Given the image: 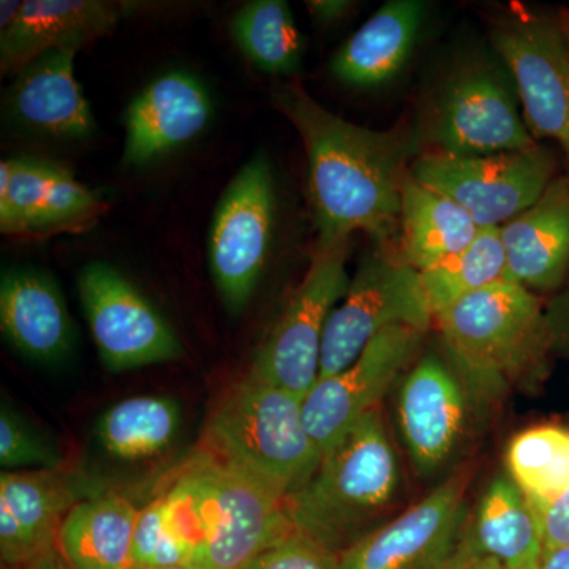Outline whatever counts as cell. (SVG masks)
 <instances>
[{
  "instance_id": "1",
  "label": "cell",
  "mask_w": 569,
  "mask_h": 569,
  "mask_svg": "<svg viewBox=\"0 0 569 569\" xmlns=\"http://www.w3.org/2000/svg\"><path fill=\"white\" fill-rule=\"evenodd\" d=\"M301 137L318 244L348 242L361 231L387 247L399 233L407 144L399 133L346 121L298 84L272 93Z\"/></svg>"
},
{
  "instance_id": "2",
  "label": "cell",
  "mask_w": 569,
  "mask_h": 569,
  "mask_svg": "<svg viewBox=\"0 0 569 569\" xmlns=\"http://www.w3.org/2000/svg\"><path fill=\"white\" fill-rule=\"evenodd\" d=\"M157 498L197 569H241L295 530L287 500L209 451L187 460Z\"/></svg>"
},
{
  "instance_id": "3",
  "label": "cell",
  "mask_w": 569,
  "mask_h": 569,
  "mask_svg": "<svg viewBox=\"0 0 569 569\" xmlns=\"http://www.w3.org/2000/svg\"><path fill=\"white\" fill-rule=\"evenodd\" d=\"M399 489V462L376 410L321 456L312 478L287 498V511L295 530L340 556L377 529Z\"/></svg>"
},
{
  "instance_id": "4",
  "label": "cell",
  "mask_w": 569,
  "mask_h": 569,
  "mask_svg": "<svg viewBox=\"0 0 569 569\" xmlns=\"http://www.w3.org/2000/svg\"><path fill=\"white\" fill-rule=\"evenodd\" d=\"M302 403V397L247 372L212 411L206 426L209 452L287 500L321 460Z\"/></svg>"
},
{
  "instance_id": "5",
  "label": "cell",
  "mask_w": 569,
  "mask_h": 569,
  "mask_svg": "<svg viewBox=\"0 0 569 569\" xmlns=\"http://www.w3.org/2000/svg\"><path fill=\"white\" fill-rule=\"evenodd\" d=\"M436 320L452 361L485 396L535 361L550 336L537 296L512 280L460 299Z\"/></svg>"
},
{
  "instance_id": "6",
  "label": "cell",
  "mask_w": 569,
  "mask_h": 569,
  "mask_svg": "<svg viewBox=\"0 0 569 569\" xmlns=\"http://www.w3.org/2000/svg\"><path fill=\"white\" fill-rule=\"evenodd\" d=\"M433 320L421 274L387 247L367 254L326 323L320 377L336 376L392 326L426 332Z\"/></svg>"
},
{
  "instance_id": "7",
  "label": "cell",
  "mask_w": 569,
  "mask_h": 569,
  "mask_svg": "<svg viewBox=\"0 0 569 569\" xmlns=\"http://www.w3.org/2000/svg\"><path fill=\"white\" fill-rule=\"evenodd\" d=\"M348 242L317 244L305 279L291 296L249 373L264 383L305 397L320 377L326 323L346 296Z\"/></svg>"
},
{
  "instance_id": "8",
  "label": "cell",
  "mask_w": 569,
  "mask_h": 569,
  "mask_svg": "<svg viewBox=\"0 0 569 569\" xmlns=\"http://www.w3.org/2000/svg\"><path fill=\"white\" fill-rule=\"evenodd\" d=\"M557 170L553 152L537 144L488 156L430 152L410 173L462 206L479 228H501L537 203L559 176Z\"/></svg>"
},
{
  "instance_id": "9",
  "label": "cell",
  "mask_w": 569,
  "mask_h": 569,
  "mask_svg": "<svg viewBox=\"0 0 569 569\" xmlns=\"http://www.w3.org/2000/svg\"><path fill=\"white\" fill-rule=\"evenodd\" d=\"M535 140H552L569 159V41L559 17L520 10L490 29Z\"/></svg>"
},
{
  "instance_id": "10",
  "label": "cell",
  "mask_w": 569,
  "mask_h": 569,
  "mask_svg": "<svg viewBox=\"0 0 569 569\" xmlns=\"http://www.w3.org/2000/svg\"><path fill=\"white\" fill-rule=\"evenodd\" d=\"M276 216L271 164L254 156L224 190L209 231V268L228 312L238 316L264 271Z\"/></svg>"
},
{
  "instance_id": "11",
  "label": "cell",
  "mask_w": 569,
  "mask_h": 569,
  "mask_svg": "<svg viewBox=\"0 0 569 569\" xmlns=\"http://www.w3.org/2000/svg\"><path fill=\"white\" fill-rule=\"evenodd\" d=\"M516 97L497 67L463 63L449 74L433 108L429 137L436 152L488 156L537 146Z\"/></svg>"
},
{
  "instance_id": "12",
  "label": "cell",
  "mask_w": 569,
  "mask_h": 569,
  "mask_svg": "<svg viewBox=\"0 0 569 569\" xmlns=\"http://www.w3.org/2000/svg\"><path fill=\"white\" fill-rule=\"evenodd\" d=\"M78 293L93 342L111 372L181 358L182 343L173 328L118 269L102 261L84 266Z\"/></svg>"
},
{
  "instance_id": "13",
  "label": "cell",
  "mask_w": 569,
  "mask_h": 569,
  "mask_svg": "<svg viewBox=\"0 0 569 569\" xmlns=\"http://www.w3.org/2000/svg\"><path fill=\"white\" fill-rule=\"evenodd\" d=\"M425 332L392 326L378 335L362 353L336 376L318 378L305 397L307 432L321 456L366 415L378 410L388 389L411 361Z\"/></svg>"
},
{
  "instance_id": "14",
  "label": "cell",
  "mask_w": 569,
  "mask_h": 569,
  "mask_svg": "<svg viewBox=\"0 0 569 569\" xmlns=\"http://www.w3.org/2000/svg\"><path fill=\"white\" fill-rule=\"evenodd\" d=\"M462 485L448 479L339 556L340 569H445L463 526Z\"/></svg>"
},
{
  "instance_id": "15",
  "label": "cell",
  "mask_w": 569,
  "mask_h": 569,
  "mask_svg": "<svg viewBox=\"0 0 569 569\" xmlns=\"http://www.w3.org/2000/svg\"><path fill=\"white\" fill-rule=\"evenodd\" d=\"M82 498L67 471H2L0 560L22 569L58 549L59 530Z\"/></svg>"
},
{
  "instance_id": "16",
  "label": "cell",
  "mask_w": 569,
  "mask_h": 569,
  "mask_svg": "<svg viewBox=\"0 0 569 569\" xmlns=\"http://www.w3.org/2000/svg\"><path fill=\"white\" fill-rule=\"evenodd\" d=\"M102 209L97 194L59 164L36 157L0 163V231L3 234L69 230Z\"/></svg>"
},
{
  "instance_id": "17",
  "label": "cell",
  "mask_w": 569,
  "mask_h": 569,
  "mask_svg": "<svg viewBox=\"0 0 569 569\" xmlns=\"http://www.w3.org/2000/svg\"><path fill=\"white\" fill-rule=\"evenodd\" d=\"M399 421L422 477L436 473L458 448L467 421L466 395L459 378L437 356H425L403 380Z\"/></svg>"
},
{
  "instance_id": "18",
  "label": "cell",
  "mask_w": 569,
  "mask_h": 569,
  "mask_svg": "<svg viewBox=\"0 0 569 569\" xmlns=\"http://www.w3.org/2000/svg\"><path fill=\"white\" fill-rule=\"evenodd\" d=\"M0 328L33 362L56 366L77 347V328L61 288L48 272L14 268L0 280Z\"/></svg>"
},
{
  "instance_id": "19",
  "label": "cell",
  "mask_w": 569,
  "mask_h": 569,
  "mask_svg": "<svg viewBox=\"0 0 569 569\" xmlns=\"http://www.w3.org/2000/svg\"><path fill=\"white\" fill-rule=\"evenodd\" d=\"M212 104L192 74L171 71L138 93L126 114L123 162L146 164L182 148L211 121Z\"/></svg>"
},
{
  "instance_id": "20",
  "label": "cell",
  "mask_w": 569,
  "mask_h": 569,
  "mask_svg": "<svg viewBox=\"0 0 569 569\" xmlns=\"http://www.w3.org/2000/svg\"><path fill=\"white\" fill-rule=\"evenodd\" d=\"M508 276L529 290L550 291L569 276V176L559 174L537 203L500 228Z\"/></svg>"
},
{
  "instance_id": "21",
  "label": "cell",
  "mask_w": 569,
  "mask_h": 569,
  "mask_svg": "<svg viewBox=\"0 0 569 569\" xmlns=\"http://www.w3.org/2000/svg\"><path fill=\"white\" fill-rule=\"evenodd\" d=\"M123 10L107 0H24L17 26L0 36L2 73L21 71L50 51H80L110 33Z\"/></svg>"
},
{
  "instance_id": "22",
  "label": "cell",
  "mask_w": 569,
  "mask_h": 569,
  "mask_svg": "<svg viewBox=\"0 0 569 569\" xmlns=\"http://www.w3.org/2000/svg\"><path fill=\"white\" fill-rule=\"evenodd\" d=\"M74 56L50 51L20 71L11 86L10 110L22 126L59 140L91 137L96 119L74 74Z\"/></svg>"
},
{
  "instance_id": "23",
  "label": "cell",
  "mask_w": 569,
  "mask_h": 569,
  "mask_svg": "<svg viewBox=\"0 0 569 569\" xmlns=\"http://www.w3.org/2000/svg\"><path fill=\"white\" fill-rule=\"evenodd\" d=\"M427 9L422 0L383 3L337 52L332 74L353 88H377L395 80L417 47Z\"/></svg>"
},
{
  "instance_id": "24",
  "label": "cell",
  "mask_w": 569,
  "mask_h": 569,
  "mask_svg": "<svg viewBox=\"0 0 569 569\" xmlns=\"http://www.w3.org/2000/svg\"><path fill=\"white\" fill-rule=\"evenodd\" d=\"M490 557L507 569H539L542 545L537 520L512 479L490 482L479 503L475 533L458 549L445 569H460L470 561Z\"/></svg>"
},
{
  "instance_id": "25",
  "label": "cell",
  "mask_w": 569,
  "mask_h": 569,
  "mask_svg": "<svg viewBox=\"0 0 569 569\" xmlns=\"http://www.w3.org/2000/svg\"><path fill=\"white\" fill-rule=\"evenodd\" d=\"M479 230L462 206L408 173L397 233V257L402 263L426 271L466 249Z\"/></svg>"
},
{
  "instance_id": "26",
  "label": "cell",
  "mask_w": 569,
  "mask_h": 569,
  "mask_svg": "<svg viewBox=\"0 0 569 569\" xmlns=\"http://www.w3.org/2000/svg\"><path fill=\"white\" fill-rule=\"evenodd\" d=\"M138 516L118 493L86 498L63 520L58 550L71 569H132Z\"/></svg>"
},
{
  "instance_id": "27",
  "label": "cell",
  "mask_w": 569,
  "mask_h": 569,
  "mask_svg": "<svg viewBox=\"0 0 569 569\" xmlns=\"http://www.w3.org/2000/svg\"><path fill=\"white\" fill-rule=\"evenodd\" d=\"M181 407L171 397L134 396L108 408L96 426L97 441L111 458L146 462L173 447Z\"/></svg>"
},
{
  "instance_id": "28",
  "label": "cell",
  "mask_w": 569,
  "mask_h": 569,
  "mask_svg": "<svg viewBox=\"0 0 569 569\" xmlns=\"http://www.w3.org/2000/svg\"><path fill=\"white\" fill-rule=\"evenodd\" d=\"M230 29L239 50L258 70L290 77L301 69L305 39L283 0L246 3L231 18Z\"/></svg>"
},
{
  "instance_id": "29",
  "label": "cell",
  "mask_w": 569,
  "mask_h": 569,
  "mask_svg": "<svg viewBox=\"0 0 569 569\" xmlns=\"http://www.w3.org/2000/svg\"><path fill=\"white\" fill-rule=\"evenodd\" d=\"M419 274L433 318L460 299L509 280L500 228H481L466 249Z\"/></svg>"
},
{
  "instance_id": "30",
  "label": "cell",
  "mask_w": 569,
  "mask_h": 569,
  "mask_svg": "<svg viewBox=\"0 0 569 569\" xmlns=\"http://www.w3.org/2000/svg\"><path fill=\"white\" fill-rule=\"evenodd\" d=\"M512 482L530 507H542L569 490V430L541 426L512 438L507 452Z\"/></svg>"
},
{
  "instance_id": "31",
  "label": "cell",
  "mask_w": 569,
  "mask_h": 569,
  "mask_svg": "<svg viewBox=\"0 0 569 569\" xmlns=\"http://www.w3.org/2000/svg\"><path fill=\"white\" fill-rule=\"evenodd\" d=\"M0 466L7 471L61 470V449L41 436L3 400L0 408Z\"/></svg>"
},
{
  "instance_id": "32",
  "label": "cell",
  "mask_w": 569,
  "mask_h": 569,
  "mask_svg": "<svg viewBox=\"0 0 569 569\" xmlns=\"http://www.w3.org/2000/svg\"><path fill=\"white\" fill-rule=\"evenodd\" d=\"M133 567L163 569L189 567L186 553L176 541L159 498L140 509L133 541Z\"/></svg>"
},
{
  "instance_id": "33",
  "label": "cell",
  "mask_w": 569,
  "mask_h": 569,
  "mask_svg": "<svg viewBox=\"0 0 569 569\" xmlns=\"http://www.w3.org/2000/svg\"><path fill=\"white\" fill-rule=\"evenodd\" d=\"M241 569H340L339 556L293 530Z\"/></svg>"
},
{
  "instance_id": "34",
  "label": "cell",
  "mask_w": 569,
  "mask_h": 569,
  "mask_svg": "<svg viewBox=\"0 0 569 569\" xmlns=\"http://www.w3.org/2000/svg\"><path fill=\"white\" fill-rule=\"evenodd\" d=\"M530 509L537 520L542 552L569 548V490L548 505Z\"/></svg>"
},
{
  "instance_id": "35",
  "label": "cell",
  "mask_w": 569,
  "mask_h": 569,
  "mask_svg": "<svg viewBox=\"0 0 569 569\" xmlns=\"http://www.w3.org/2000/svg\"><path fill=\"white\" fill-rule=\"evenodd\" d=\"M306 6L321 24L342 21L356 9V3L350 0H310Z\"/></svg>"
},
{
  "instance_id": "36",
  "label": "cell",
  "mask_w": 569,
  "mask_h": 569,
  "mask_svg": "<svg viewBox=\"0 0 569 569\" xmlns=\"http://www.w3.org/2000/svg\"><path fill=\"white\" fill-rule=\"evenodd\" d=\"M24 0H2L0 2V36H6L20 20Z\"/></svg>"
},
{
  "instance_id": "37",
  "label": "cell",
  "mask_w": 569,
  "mask_h": 569,
  "mask_svg": "<svg viewBox=\"0 0 569 569\" xmlns=\"http://www.w3.org/2000/svg\"><path fill=\"white\" fill-rule=\"evenodd\" d=\"M539 569H569V548L542 552Z\"/></svg>"
},
{
  "instance_id": "38",
  "label": "cell",
  "mask_w": 569,
  "mask_h": 569,
  "mask_svg": "<svg viewBox=\"0 0 569 569\" xmlns=\"http://www.w3.org/2000/svg\"><path fill=\"white\" fill-rule=\"evenodd\" d=\"M22 569H71L70 565L63 560L61 552L58 549L41 557V559L32 561L31 565Z\"/></svg>"
},
{
  "instance_id": "39",
  "label": "cell",
  "mask_w": 569,
  "mask_h": 569,
  "mask_svg": "<svg viewBox=\"0 0 569 569\" xmlns=\"http://www.w3.org/2000/svg\"><path fill=\"white\" fill-rule=\"evenodd\" d=\"M460 569H507L500 561L490 559V557H482V559L470 561L466 567Z\"/></svg>"
},
{
  "instance_id": "40",
  "label": "cell",
  "mask_w": 569,
  "mask_h": 569,
  "mask_svg": "<svg viewBox=\"0 0 569 569\" xmlns=\"http://www.w3.org/2000/svg\"><path fill=\"white\" fill-rule=\"evenodd\" d=\"M561 22H563L565 32H567L569 41V10H563L560 13Z\"/></svg>"
},
{
  "instance_id": "41",
  "label": "cell",
  "mask_w": 569,
  "mask_h": 569,
  "mask_svg": "<svg viewBox=\"0 0 569 569\" xmlns=\"http://www.w3.org/2000/svg\"><path fill=\"white\" fill-rule=\"evenodd\" d=\"M132 569H142V568H132ZM163 569H197V568H192V567H173V568H163Z\"/></svg>"
}]
</instances>
